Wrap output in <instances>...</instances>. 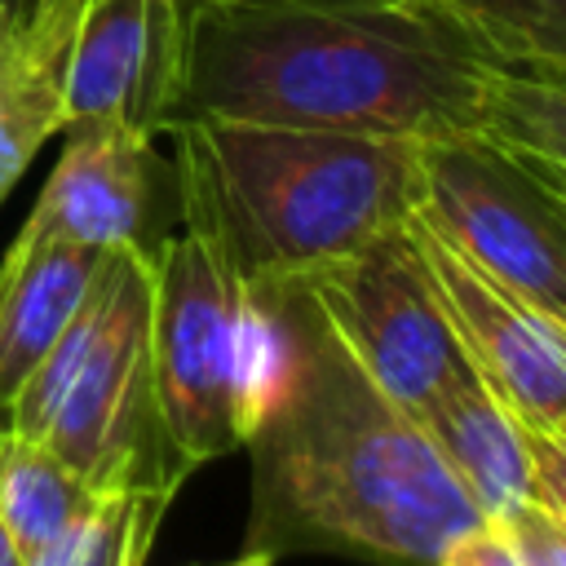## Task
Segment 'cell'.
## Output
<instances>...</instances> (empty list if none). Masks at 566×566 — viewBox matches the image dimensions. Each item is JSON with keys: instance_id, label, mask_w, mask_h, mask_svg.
Wrapping results in <instances>:
<instances>
[{"instance_id": "cell-1", "label": "cell", "mask_w": 566, "mask_h": 566, "mask_svg": "<svg viewBox=\"0 0 566 566\" xmlns=\"http://www.w3.org/2000/svg\"><path fill=\"white\" fill-rule=\"evenodd\" d=\"M195 115L473 137L566 181V80L500 62L442 0H186Z\"/></svg>"}, {"instance_id": "cell-2", "label": "cell", "mask_w": 566, "mask_h": 566, "mask_svg": "<svg viewBox=\"0 0 566 566\" xmlns=\"http://www.w3.org/2000/svg\"><path fill=\"white\" fill-rule=\"evenodd\" d=\"M239 287L252 332L243 553L438 566L482 513L420 420L354 363L301 279Z\"/></svg>"}, {"instance_id": "cell-3", "label": "cell", "mask_w": 566, "mask_h": 566, "mask_svg": "<svg viewBox=\"0 0 566 566\" xmlns=\"http://www.w3.org/2000/svg\"><path fill=\"white\" fill-rule=\"evenodd\" d=\"M181 226L234 283L301 279L354 256L416 203V142L195 115L168 128Z\"/></svg>"}, {"instance_id": "cell-4", "label": "cell", "mask_w": 566, "mask_h": 566, "mask_svg": "<svg viewBox=\"0 0 566 566\" xmlns=\"http://www.w3.org/2000/svg\"><path fill=\"white\" fill-rule=\"evenodd\" d=\"M9 433L44 442L93 491L177 495L186 464L168 442L150 376V256L115 248L66 332L18 389Z\"/></svg>"}, {"instance_id": "cell-5", "label": "cell", "mask_w": 566, "mask_h": 566, "mask_svg": "<svg viewBox=\"0 0 566 566\" xmlns=\"http://www.w3.org/2000/svg\"><path fill=\"white\" fill-rule=\"evenodd\" d=\"M248 301L195 230H172L150 256V376L172 451L186 469L243 447Z\"/></svg>"}, {"instance_id": "cell-6", "label": "cell", "mask_w": 566, "mask_h": 566, "mask_svg": "<svg viewBox=\"0 0 566 566\" xmlns=\"http://www.w3.org/2000/svg\"><path fill=\"white\" fill-rule=\"evenodd\" d=\"M416 208L486 274L566 323V181L491 142H416Z\"/></svg>"}, {"instance_id": "cell-7", "label": "cell", "mask_w": 566, "mask_h": 566, "mask_svg": "<svg viewBox=\"0 0 566 566\" xmlns=\"http://www.w3.org/2000/svg\"><path fill=\"white\" fill-rule=\"evenodd\" d=\"M416 270L478 380L526 424L566 438V323L464 256L416 203L402 217Z\"/></svg>"}, {"instance_id": "cell-8", "label": "cell", "mask_w": 566, "mask_h": 566, "mask_svg": "<svg viewBox=\"0 0 566 566\" xmlns=\"http://www.w3.org/2000/svg\"><path fill=\"white\" fill-rule=\"evenodd\" d=\"M301 283L354 363L411 416L469 371L416 270L402 221L354 256L301 274Z\"/></svg>"}, {"instance_id": "cell-9", "label": "cell", "mask_w": 566, "mask_h": 566, "mask_svg": "<svg viewBox=\"0 0 566 566\" xmlns=\"http://www.w3.org/2000/svg\"><path fill=\"white\" fill-rule=\"evenodd\" d=\"M62 133L66 146L18 239L155 256L181 221L177 164L155 150V137L119 124H66Z\"/></svg>"}, {"instance_id": "cell-10", "label": "cell", "mask_w": 566, "mask_h": 566, "mask_svg": "<svg viewBox=\"0 0 566 566\" xmlns=\"http://www.w3.org/2000/svg\"><path fill=\"white\" fill-rule=\"evenodd\" d=\"M186 80V0H66V124L172 128Z\"/></svg>"}, {"instance_id": "cell-11", "label": "cell", "mask_w": 566, "mask_h": 566, "mask_svg": "<svg viewBox=\"0 0 566 566\" xmlns=\"http://www.w3.org/2000/svg\"><path fill=\"white\" fill-rule=\"evenodd\" d=\"M106 256L62 239H13L0 261V416L66 332Z\"/></svg>"}, {"instance_id": "cell-12", "label": "cell", "mask_w": 566, "mask_h": 566, "mask_svg": "<svg viewBox=\"0 0 566 566\" xmlns=\"http://www.w3.org/2000/svg\"><path fill=\"white\" fill-rule=\"evenodd\" d=\"M438 460L464 486L482 517L509 513L531 495V455L526 424L478 380V371H460L420 416Z\"/></svg>"}, {"instance_id": "cell-13", "label": "cell", "mask_w": 566, "mask_h": 566, "mask_svg": "<svg viewBox=\"0 0 566 566\" xmlns=\"http://www.w3.org/2000/svg\"><path fill=\"white\" fill-rule=\"evenodd\" d=\"M66 0H35L31 13H0V203L35 150L66 128L62 106Z\"/></svg>"}, {"instance_id": "cell-14", "label": "cell", "mask_w": 566, "mask_h": 566, "mask_svg": "<svg viewBox=\"0 0 566 566\" xmlns=\"http://www.w3.org/2000/svg\"><path fill=\"white\" fill-rule=\"evenodd\" d=\"M97 500L102 491H93L44 442L9 429L0 433V526L9 531L22 562L66 535Z\"/></svg>"}, {"instance_id": "cell-15", "label": "cell", "mask_w": 566, "mask_h": 566, "mask_svg": "<svg viewBox=\"0 0 566 566\" xmlns=\"http://www.w3.org/2000/svg\"><path fill=\"white\" fill-rule=\"evenodd\" d=\"M168 500L155 491L102 495L66 535L27 557V566H146Z\"/></svg>"}, {"instance_id": "cell-16", "label": "cell", "mask_w": 566, "mask_h": 566, "mask_svg": "<svg viewBox=\"0 0 566 566\" xmlns=\"http://www.w3.org/2000/svg\"><path fill=\"white\" fill-rule=\"evenodd\" d=\"M500 62L566 80V0H442Z\"/></svg>"}, {"instance_id": "cell-17", "label": "cell", "mask_w": 566, "mask_h": 566, "mask_svg": "<svg viewBox=\"0 0 566 566\" xmlns=\"http://www.w3.org/2000/svg\"><path fill=\"white\" fill-rule=\"evenodd\" d=\"M486 522L500 526L517 566H566V517L562 513H548L544 504L526 500V504L495 513Z\"/></svg>"}, {"instance_id": "cell-18", "label": "cell", "mask_w": 566, "mask_h": 566, "mask_svg": "<svg viewBox=\"0 0 566 566\" xmlns=\"http://www.w3.org/2000/svg\"><path fill=\"white\" fill-rule=\"evenodd\" d=\"M0 566H27V562H22V553L13 548V539H9V531H4V526H0Z\"/></svg>"}, {"instance_id": "cell-19", "label": "cell", "mask_w": 566, "mask_h": 566, "mask_svg": "<svg viewBox=\"0 0 566 566\" xmlns=\"http://www.w3.org/2000/svg\"><path fill=\"white\" fill-rule=\"evenodd\" d=\"M226 566H274V557H265V553H239V557L226 562Z\"/></svg>"}, {"instance_id": "cell-20", "label": "cell", "mask_w": 566, "mask_h": 566, "mask_svg": "<svg viewBox=\"0 0 566 566\" xmlns=\"http://www.w3.org/2000/svg\"><path fill=\"white\" fill-rule=\"evenodd\" d=\"M35 0H0V13H31Z\"/></svg>"}, {"instance_id": "cell-21", "label": "cell", "mask_w": 566, "mask_h": 566, "mask_svg": "<svg viewBox=\"0 0 566 566\" xmlns=\"http://www.w3.org/2000/svg\"><path fill=\"white\" fill-rule=\"evenodd\" d=\"M0 433H4V416H0Z\"/></svg>"}]
</instances>
